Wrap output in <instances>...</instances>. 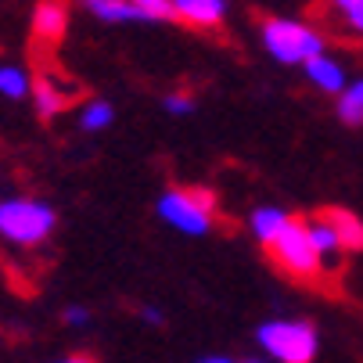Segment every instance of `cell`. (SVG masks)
I'll return each mask as SVG.
<instances>
[{"mask_svg": "<svg viewBox=\"0 0 363 363\" xmlns=\"http://www.w3.org/2000/svg\"><path fill=\"white\" fill-rule=\"evenodd\" d=\"M55 227H58V213L50 201L33 198V194L0 198V241L4 245H11L18 252L40 248L50 241Z\"/></svg>", "mask_w": 363, "mask_h": 363, "instance_id": "1", "label": "cell"}, {"mask_svg": "<svg viewBox=\"0 0 363 363\" xmlns=\"http://www.w3.org/2000/svg\"><path fill=\"white\" fill-rule=\"evenodd\" d=\"M259 36H263L267 55L277 58L281 65H309L313 58L328 55L324 33L298 18H263Z\"/></svg>", "mask_w": 363, "mask_h": 363, "instance_id": "2", "label": "cell"}, {"mask_svg": "<svg viewBox=\"0 0 363 363\" xmlns=\"http://www.w3.org/2000/svg\"><path fill=\"white\" fill-rule=\"evenodd\" d=\"M255 342L277 363H313L320 352V335L309 320L274 317L255 328Z\"/></svg>", "mask_w": 363, "mask_h": 363, "instance_id": "3", "label": "cell"}, {"mask_svg": "<svg viewBox=\"0 0 363 363\" xmlns=\"http://www.w3.org/2000/svg\"><path fill=\"white\" fill-rule=\"evenodd\" d=\"M155 209L169 227L191 238H201L216 227V194L209 187H169Z\"/></svg>", "mask_w": 363, "mask_h": 363, "instance_id": "4", "label": "cell"}, {"mask_svg": "<svg viewBox=\"0 0 363 363\" xmlns=\"http://www.w3.org/2000/svg\"><path fill=\"white\" fill-rule=\"evenodd\" d=\"M267 252L274 255V263L295 281H317L324 274L320 255L313 252V245H309L306 220H298V216H288V223L281 227V234L274 238V245Z\"/></svg>", "mask_w": 363, "mask_h": 363, "instance_id": "5", "label": "cell"}, {"mask_svg": "<svg viewBox=\"0 0 363 363\" xmlns=\"http://www.w3.org/2000/svg\"><path fill=\"white\" fill-rule=\"evenodd\" d=\"M33 108H36V116L43 119V123H50V119H58L65 108H69V101H72V86H65V83H58L50 72H40V76H33Z\"/></svg>", "mask_w": 363, "mask_h": 363, "instance_id": "6", "label": "cell"}, {"mask_svg": "<svg viewBox=\"0 0 363 363\" xmlns=\"http://www.w3.org/2000/svg\"><path fill=\"white\" fill-rule=\"evenodd\" d=\"M69 33V8L65 0H40L33 8V36L47 47H55Z\"/></svg>", "mask_w": 363, "mask_h": 363, "instance_id": "7", "label": "cell"}, {"mask_svg": "<svg viewBox=\"0 0 363 363\" xmlns=\"http://www.w3.org/2000/svg\"><path fill=\"white\" fill-rule=\"evenodd\" d=\"M173 15L194 29H216L227 18V0H169Z\"/></svg>", "mask_w": 363, "mask_h": 363, "instance_id": "8", "label": "cell"}, {"mask_svg": "<svg viewBox=\"0 0 363 363\" xmlns=\"http://www.w3.org/2000/svg\"><path fill=\"white\" fill-rule=\"evenodd\" d=\"M306 234H309V245H313V252L320 255V267H324V270H338L345 248H342L335 227L317 213V216H309V220H306Z\"/></svg>", "mask_w": 363, "mask_h": 363, "instance_id": "9", "label": "cell"}, {"mask_svg": "<svg viewBox=\"0 0 363 363\" xmlns=\"http://www.w3.org/2000/svg\"><path fill=\"white\" fill-rule=\"evenodd\" d=\"M320 216L335 227L338 241L345 252H363V220L352 213V209H342V205H328V209H320Z\"/></svg>", "mask_w": 363, "mask_h": 363, "instance_id": "10", "label": "cell"}, {"mask_svg": "<svg viewBox=\"0 0 363 363\" xmlns=\"http://www.w3.org/2000/svg\"><path fill=\"white\" fill-rule=\"evenodd\" d=\"M302 69H306V79L313 83L317 90H324V94H342V90L349 86L342 62L331 58V55H320V58H313V62L302 65Z\"/></svg>", "mask_w": 363, "mask_h": 363, "instance_id": "11", "label": "cell"}, {"mask_svg": "<svg viewBox=\"0 0 363 363\" xmlns=\"http://www.w3.org/2000/svg\"><path fill=\"white\" fill-rule=\"evenodd\" d=\"M288 223V213L281 209V205H259V209L252 213V220H248V227H252V234H255V241L263 245V248H270L274 245V238L281 234V227Z\"/></svg>", "mask_w": 363, "mask_h": 363, "instance_id": "12", "label": "cell"}, {"mask_svg": "<svg viewBox=\"0 0 363 363\" xmlns=\"http://www.w3.org/2000/svg\"><path fill=\"white\" fill-rule=\"evenodd\" d=\"M0 97L8 101H29L33 97V76L29 69L15 62H0Z\"/></svg>", "mask_w": 363, "mask_h": 363, "instance_id": "13", "label": "cell"}, {"mask_svg": "<svg viewBox=\"0 0 363 363\" xmlns=\"http://www.w3.org/2000/svg\"><path fill=\"white\" fill-rule=\"evenodd\" d=\"M335 112H338V119H342L345 126H363V76L352 79V83L338 94Z\"/></svg>", "mask_w": 363, "mask_h": 363, "instance_id": "14", "label": "cell"}, {"mask_svg": "<svg viewBox=\"0 0 363 363\" xmlns=\"http://www.w3.org/2000/svg\"><path fill=\"white\" fill-rule=\"evenodd\" d=\"M112 119H116V108L108 105V101H86V105L79 108V116H76V123H79V130L83 133H101V130H108L112 126Z\"/></svg>", "mask_w": 363, "mask_h": 363, "instance_id": "15", "label": "cell"}, {"mask_svg": "<svg viewBox=\"0 0 363 363\" xmlns=\"http://www.w3.org/2000/svg\"><path fill=\"white\" fill-rule=\"evenodd\" d=\"M130 4L144 15V22H173V4L169 0H130Z\"/></svg>", "mask_w": 363, "mask_h": 363, "instance_id": "16", "label": "cell"}, {"mask_svg": "<svg viewBox=\"0 0 363 363\" xmlns=\"http://www.w3.org/2000/svg\"><path fill=\"white\" fill-rule=\"evenodd\" d=\"M162 108H166L169 116H191V112H194V97H191L187 90H173V94L162 97Z\"/></svg>", "mask_w": 363, "mask_h": 363, "instance_id": "17", "label": "cell"}, {"mask_svg": "<svg viewBox=\"0 0 363 363\" xmlns=\"http://www.w3.org/2000/svg\"><path fill=\"white\" fill-rule=\"evenodd\" d=\"M62 320H65L69 328H86V324L94 320V313H90L86 306H65V309H62Z\"/></svg>", "mask_w": 363, "mask_h": 363, "instance_id": "18", "label": "cell"}, {"mask_svg": "<svg viewBox=\"0 0 363 363\" xmlns=\"http://www.w3.org/2000/svg\"><path fill=\"white\" fill-rule=\"evenodd\" d=\"M342 22H345V29H349L352 36H359V40H363V4H359V8H352V11H345V15H342Z\"/></svg>", "mask_w": 363, "mask_h": 363, "instance_id": "19", "label": "cell"}, {"mask_svg": "<svg viewBox=\"0 0 363 363\" xmlns=\"http://www.w3.org/2000/svg\"><path fill=\"white\" fill-rule=\"evenodd\" d=\"M140 320H147V324H162L166 313H162V309H155V306H144V309H140Z\"/></svg>", "mask_w": 363, "mask_h": 363, "instance_id": "20", "label": "cell"}, {"mask_svg": "<svg viewBox=\"0 0 363 363\" xmlns=\"http://www.w3.org/2000/svg\"><path fill=\"white\" fill-rule=\"evenodd\" d=\"M55 363H97V359H90V356H83V352H72V356H62V359H55Z\"/></svg>", "mask_w": 363, "mask_h": 363, "instance_id": "21", "label": "cell"}, {"mask_svg": "<svg viewBox=\"0 0 363 363\" xmlns=\"http://www.w3.org/2000/svg\"><path fill=\"white\" fill-rule=\"evenodd\" d=\"M331 4H335V8H338V11L345 15V11H352V8H359V4H363V0H331Z\"/></svg>", "mask_w": 363, "mask_h": 363, "instance_id": "22", "label": "cell"}, {"mask_svg": "<svg viewBox=\"0 0 363 363\" xmlns=\"http://www.w3.org/2000/svg\"><path fill=\"white\" fill-rule=\"evenodd\" d=\"M194 363H245V359H230V356H201Z\"/></svg>", "mask_w": 363, "mask_h": 363, "instance_id": "23", "label": "cell"}, {"mask_svg": "<svg viewBox=\"0 0 363 363\" xmlns=\"http://www.w3.org/2000/svg\"><path fill=\"white\" fill-rule=\"evenodd\" d=\"M245 363H267V359H245Z\"/></svg>", "mask_w": 363, "mask_h": 363, "instance_id": "24", "label": "cell"}, {"mask_svg": "<svg viewBox=\"0 0 363 363\" xmlns=\"http://www.w3.org/2000/svg\"><path fill=\"white\" fill-rule=\"evenodd\" d=\"M97 4H112V0H97Z\"/></svg>", "mask_w": 363, "mask_h": 363, "instance_id": "25", "label": "cell"}]
</instances>
